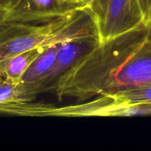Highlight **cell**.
Instances as JSON below:
<instances>
[{
	"mask_svg": "<svg viewBox=\"0 0 151 151\" xmlns=\"http://www.w3.org/2000/svg\"><path fill=\"white\" fill-rule=\"evenodd\" d=\"M1 12L0 11V18H1Z\"/></svg>",
	"mask_w": 151,
	"mask_h": 151,
	"instance_id": "obj_16",
	"label": "cell"
},
{
	"mask_svg": "<svg viewBox=\"0 0 151 151\" xmlns=\"http://www.w3.org/2000/svg\"><path fill=\"white\" fill-rule=\"evenodd\" d=\"M86 38H99L88 7L50 19L0 22V61L28 50Z\"/></svg>",
	"mask_w": 151,
	"mask_h": 151,
	"instance_id": "obj_2",
	"label": "cell"
},
{
	"mask_svg": "<svg viewBox=\"0 0 151 151\" xmlns=\"http://www.w3.org/2000/svg\"><path fill=\"white\" fill-rule=\"evenodd\" d=\"M61 44L45 47L24 75L21 82L35 95L37 94L35 93V88L51 70Z\"/></svg>",
	"mask_w": 151,
	"mask_h": 151,
	"instance_id": "obj_7",
	"label": "cell"
},
{
	"mask_svg": "<svg viewBox=\"0 0 151 151\" xmlns=\"http://www.w3.org/2000/svg\"><path fill=\"white\" fill-rule=\"evenodd\" d=\"M99 44L97 38H81L62 43L53 66L35 88V94L54 92L60 79Z\"/></svg>",
	"mask_w": 151,
	"mask_h": 151,
	"instance_id": "obj_5",
	"label": "cell"
},
{
	"mask_svg": "<svg viewBox=\"0 0 151 151\" xmlns=\"http://www.w3.org/2000/svg\"><path fill=\"white\" fill-rule=\"evenodd\" d=\"M111 95L115 98L131 104L151 103V85L137 87Z\"/></svg>",
	"mask_w": 151,
	"mask_h": 151,
	"instance_id": "obj_10",
	"label": "cell"
},
{
	"mask_svg": "<svg viewBox=\"0 0 151 151\" xmlns=\"http://www.w3.org/2000/svg\"><path fill=\"white\" fill-rule=\"evenodd\" d=\"M36 96L22 82L13 83L0 78V104L32 102Z\"/></svg>",
	"mask_w": 151,
	"mask_h": 151,
	"instance_id": "obj_9",
	"label": "cell"
},
{
	"mask_svg": "<svg viewBox=\"0 0 151 151\" xmlns=\"http://www.w3.org/2000/svg\"><path fill=\"white\" fill-rule=\"evenodd\" d=\"M32 116H128L151 115V103L131 104L112 97L100 95L83 104L55 107L39 103Z\"/></svg>",
	"mask_w": 151,
	"mask_h": 151,
	"instance_id": "obj_4",
	"label": "cell"
},
{
	"mask_svg": "<svg viewBox=\"0 0 151 151\" xmlns=\"http://www.w3.org/2000/svg\"><path fill=\"white\" fill-rule=\"evenodd\" d=\"M63 2L66 3H69V4H81V5H83L81 1V0H60ZM84 6V5H83Z\"/></svg>",
	"mask_w": 151,
	"mask_h": 151,
	"instance_id": "obj_13",
	"label": "cell"
},
{
	"mask_svg": "<svg viewBox=\"0 0 151 151\" xmlns=\"http://www.w3.org/2000/svg\"><path fill=\"white\" fill-rule=\"evenodd\" d=\"M19 0H0V11L1 13L8 11Z\"/></svg>",
	"mask_w": 151,
	"mask_h": 151,
	"instance_id": "obj_11",
	"label": "cell"
},
{
	"mask_svg": "<svg viewBox=\"0 0 151 151\" xmlns=\"http://www.w3.org/2000/svg\"><path fill=\"white\" fill-rule=\"evenodd\" d=\"M147 21H150V22H151V7H150V13H149V16H148V19H147Z\"/></svg>",
	"mask_w": 151,
	"mask_h": 151,
	"instance_id": "obj_15",
	"label": "cell"
},
{
	"mask_svg": "<svg viewBox=\"0 0 151 151\" xmlns=\"http://www.w3.org/2000/svg\"><path fill=\"white\" fill-rule=\"evenodd\" d=\"M44 48L28 50L7 58L0 61V78L19 83L31 63Z\"/></svg>",
	"mask_w": 151,
	"mask_h": 151,
	"instance_id": "obj_8",
	"label": "cell"
},
{
	"mask_svg": "<svg viewBox=\"0 0 151 151\" xmlns=\"http://www.w3.org/2000/svg\"><path fill=\"white\" fill-rule=\"evenodd\" d=\"M139 2L145 16L146 21H147L151 7V0H139Z\"/></svg>",
	"mask_w": 151,
	"mask_h": 151,
	"instance_id": "obj_12",
	"label": "cell"
},
{
	"mask_svg": "<svg viewBox=\"0 0 151 151\" xmlns=\"http://www.w3.org/2000/svg\"><path fill=\"white\" fill-rule=\"evenodd\" d=\"M88 8L100 43L125 33L146 21L139 0H93Z\"/></svg>",
	"mask_w": 151,
	"mask_h": 151,
	"instance_id": "obj_3",
	"label": "cell"
},
{
	"mask_svg": "<svg viewBox=\"0 0 151 151\" xmlns=\"http://www.w3.org/2000/svg\"><path fill=\"white\" fill-rule=\"evenodd\" d=\"M93 1V0H81L83 4L85 7H88V6L90 5V4H91V1Z\"/></svg>",
	"mask_w": 151,
	"mask_h": 151,
	"instance_id": "obj_14",
	"label": "cell"
},
{
	"mask_svg": "<svg viewBox=\"0 0 151 151\" xmlns=\"http://www.w3.org/2000/svg\"><path fill=\"white\" fill-rule=\"evenodd\" d=\"M151 85V22L100 43L59 81V100L85 101Z\"/></svg>",
	"mask_w": 151,
	"mask_h": 151,
	"instance_id": "obj_1",
	"label": "cell"
},
{
	"mask_svg": "<svg viewBox=\"0 0 151 151\" xmlns=\"http://www.w3.org/2000/svg\"><path fill=\"white\" fill-rule=\"evenodd\" d=\"M84 7L60 0H19L10 10L1 13L0 22L50 19L63 16Z\"/></svg>",
	"mask_w": 151,
	"mask_h": 151,
	"instance_id": "obj_6",
	"label": "cell"
}]
</instances>
